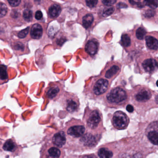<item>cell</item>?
Returning a JSON list of instances; mask_svg holds the SVG:
<instances>
[{"label":"cell","mask_w":158,"mask_h":158,"mask_svg":"<svg viewBox=\"0 0 158 158\" xmlns=\"http://www.w3.org/2000/svg\"><path fill=\"white\" fill-rule=\"evenodd\" d=\"M109 82L105 79H100L98 80L93 88L94 93L97 95H101L106 92L108 89Z\"/></svg>","instance_id":"obj_5"},{"label":"cell","mask_w":158,"mask_h":158,"mask_svg":"<svg viewBox=\"0 0 158 158\" xmlns=\"http://www.w3.org/2000/svg\"><path fill=\"white\" fill-rule=\"evenodd\" d=\"M2 145V141L1 140V139H0V146H1V145Z\"/></svg>","instance_id":"obj_38"},{"label":"cell","mask_w":158,"mask_h":158,"mask_svg":"<svg viewBox=\"0 0 158 158\" xmlns=\"http://www.w3.org/2000/svg\"><path fill=\"white\" fill-rule=\"evenodd\" d=\"M148 137L152 144L155 145H158V132L157 130L150 131L148 134Z\"/></svg>","instance_id":"obj_20"},{"label":"cell","mask_w":158,"mask_h":158,"mask_svg":"<svg viewBox=\"0 0 158 158\" xmlns=\"http://www.w3.org/2000/svg\"><path fill=\"white\" fill-rule=\"evenodd\" d=\"M119 68L117 65H113L107 71L105 74V77L107 78H110L117 73L119 71Z\"/></svg>","instance_id":"obj_21"},{"label":"cell","mask_w":158,"mask_h":158,"mask_svg":"<svg viewBox=\"0 0 158 158\" xmlns=\"http://www.w3.org/2000/svg\"><path fill=\"white\" fill-rule=\"evenodd\" d=\"M155 15V12L152 10H148L145 13V16L148 18L153 17Z\"/></svg>","instance_id":"obj_32"},{"label":"cell","mask_w":158,"mask_h":158,"mask_svg":"<svg viewBox=\"0 0 158 158\" xmlns=\"http://www.w3.org/2000/svg\"><path fill=\"white\" fill-rule=\"evenodd\" d=\"M127 98L126 92L121 88H115L107 95V100L112 103H119L124 101Z\"/></svg>","instance_id":"obj_2"},{"label":"cell","mask_w":158,"mask_h":158,"mask_svg":"<svg viewBox=\"0 0 158 158\" xmlns=\"http://www.w3.org/2000/svg\"><path fill=\"white\" fill-rule=\"evenodd\" d=\"M114 126L118 129H123L127 127L128 123V118L127 115L121 111L114 113L113 118Z\"/></svg>","instance_id":"obj_4"},{"label":"cell","mask_w":158,"mask_h":158,"mask_svg":"<svg viewBox=\"0 0 158 158\" xmlns=\"http://www.w3.org/2000/svg\"><path fill=\"white\" fill-rule=\"evenodd\" d=\"M2 149L5 151L11 153L14 156L19 155L23 151V148L17 144L15 139H9L3 143Z\"/></svg>","instance_id":"obj_3"},{"label":"cell","mask_w":158,"mask_h":158,"mask_svg":"<svg viewBox=\"0 0 158 158\" xmlns=\"http://www.w3.org/2000/svg\"><path fill=\"white\" fill-rule=\"evenodd\" d=\"M8 77L7 66L0 64V84L7 82Z\"/></svg>","instance_id":"obj_17"},{"label":"cell","mask_w":158,"mask_h":158,"mask_svg":"<svg viewBox=\"0 0 158 158\" xmlns=\"http://www.w3.org/2000/svg\"><path fill=\"white\" fill-rule=\"evenodd\" d=\"M8 11V8L6 4L0 2V18H3L6 16Z\"/></svg>","instance_id":"obj_26"},{"label":"cell","mask_w":158,"mask_h":158,"mask_svg":"<svg viewBox=\"0 0 158 158\" xmlns=\"http://www.w3.org/2000/svg\"><path fill=\"white\" fill-rule=\"evenodd\" d=\"M98 1L97 0H92V1H86V5L90 8H93L97 5Z\"/></svg>","instance_id":"obj_30"},{"label":"cell","mask_w":158,"mask_h":158,"mask_svg":"<svg viewBox=\"0 0 158 158\" xmlns=\"http://www.w3.org/2000/svg\"><path fill=\"white\" fill-rule=\"evenodd\" d=\"M146 31L142 27H139L136 31V36L139 40H142L146 35Z\"/></svg>","instance_id":"obj_25"},{"label":"cell","mask_w":158,"mask_h":158,"mask_svg":"<svg viewBox=\"0 0 158 158\" xmlns=\"http://www.w3.org/2000/svg\"><path fill=\"white\" fill-rule=\"evenodd\" d=\"M114 9L113 7H110V8L105 9L103 11L102 15L104 17H108V16H110L114 12Z\"/></svg>","instance_id":"obj_27"},{"label":"cell","mask_w":158,"mask_h":158,"mask_svg":"<svg viewBox=\"0 0 158 158\" xmlns=\"http://www.w3.org/2000/svg\"><path fill=\"white\" fill-rule=\"evenodd\" d=\"M126 110L127 111L129 112V113H132L134 111V107L132 105H127L126 107Z\"/></svg>","instance_id":"obj_35"},{"label":"cell","mask_w":158,"mask_h":158,"mask_svg":"<svg viewBox=\"0 0 158 158\" xmlns=\"http://www.w3.org/2000/svg\"><path fill=\"white\" fill-rule=\"evenodd\" d=\"M52 141L54 146L59 148H62L66 142V136L63 131H60L54 134L52 139Z\"/></svg>","instance_id":"obj_6"},{"label":"cell","mask_w":158,"mask_h":158,"mask_svg":"<svg viewBox=\"0 0 158 158\" xmlns=\"http://www.w3.org/2000/svg\"><path fill=\"white\" fill-rule=\"evenodd\" d=\"M146 42L148 48L151 49L157 50L158 48V40L155 38L150 36L146 37Z\"/></svg>","instance_id":"obj_16"},{"label":"cell","mask_w":158,"mask_h":158,"mask_svg":"<svg viewBox=\"0 0 158 158\" xmlns=\"http://www.w3.org/2000/svg\"><path fill=\"white\" fill-rule=\"evenodd\" d=\"M118 6L119 8H126L127 7V5L125 4V3H122V2L118 3V6Z\"/></svg>","instance_id":"obj_36"},{"label":"cell","mask_w":158,"mask_h":158,"mask_svg":"<svg viewBox=\"0 0 158 158\" xmlns=\"http://www.w3.org/2000/svg\"><path fill=\"white\" fill-rule=\"evenodd\" d=\"M60 92V88L58 85H52L48 87L45 91V96L49 99L55 98Z\"/></svg>","instance_id":"obj_8"},{"label":"cell","mask_w":158,"mask_h":158,"mask_svg":"<svg viewBox=\"0 0 158 158\" xmlns=\"http://www.w3.org/2000/svg\"><path fill=\"white\" fill-rule=\"evenodd\" d=\"M43 29L40 24L36 23L33 25L30 30V35L34 39H40L43 35Z\"/></svg>","instance_id":"obj_9"},{"label":"cell","mask_w":158,"mask_h":158,"mask_svg":"<svg viewBox=\"0 0 158 158\" xmlns=\"http://www.w3.org/2000/svg\"><path fill=\"white\" fill-rule=\"evenodd\" d=\"M98 138L91 134H87L81 139V142L86 146L93 147L97 144Z\"/></svg>","instance_id":"obj_10"},{"label":"cell","mask_w":158,"mask_h":158,"mask_svg":"<svg viewBox=\"0 0 158 158\" xmlns=\"http://www.w3.org/2000/svg\"><path fill=\"white\" fill-rule=\"evenodd\" d=\"M151 93L147 89H142L139 91L136 95V100L140 102H145L151 98Z\"/></svg>","instance_id":"obj_14"},{"label":"cell","mask_w":158,"mask_h":158,"mask_svg":"<svg viewBox=\"0 0 158 158\" xmlns=\"http://www.w3.org/2000/svg\"><path fill=\"white\" fill-rule=\"evenodd\" d=\"M77 103L71 99L67 101L66 109L68 111L73 112L77 109Z\"/></svg>","instance_id":"obj_22"},{"label":"cell","mask_w":158,"mask_h":158,"mask_svg":"<svg viewBox=\"0 0 158 158\" xmlns=\"http://www.w3.org/2000/svg\"><path fill=\"white\" fill-rule=\"evenodd\" d=\"M33 12L31 10L26 9L23 12V17L25 21L27 22H30L33 19Z\"/></svg>","instance_id":"obj_23"},{"label":"cell","mask_w":158,"mask_h":158,"mask_svg":"<svg viewBox=\"0 0 158 158\" xmlns=\"http://www.w3.org/2000/svg\"><path fill=\"white\" fill-rule=\"evenodd\" d=\"M85 128L83 126H75L68 129L67 134L74 137H78L84 134Z\"/></svg>","instance_id":"obj_11"},{"label":"cell","mask_w":158,"mask_h":158,"mask_svg":"<svg viewBox=\"0 0 158 158\" xmlns=\"http://www.w3.org/2000/svg\"><path fill=\"white\" fill-rule=\"evenodd\" d=\"M8 2L10 4V6L12 7H17L20 5V3L21 2V1H8Z\"/></svg>","instance_id":"obj_33"},{"label":"cell","mask_w":158,"mask_h":158,"mask_svg":"<svg viewBox=\"0 0 158 158\" xmlns=\"http://www.w3.org/2000/svg\"><path fill=\"white\" fill-rule=\"evenodd\" d=\"M84 158H97L95 155H93V154H92V155H86V156H85V157H84Z\"/></svg>","instance_id":"obj_37"},{"label":"cell","mask_w":158,"mask_h":158,"mask_svg":"<svg viewBox=\"0 0 158 158\" xmlns=\"http://www.w3.org/2000/svg\"><path fill=\"white\" fill-rule=\"evenodd\" d=\"M100 121V116L97 110L93 111L88 120V126L90 128L94 129L98 126Z\"/></svg>","instance_id":"obj_7"},{"label":"cell","mask_w":158,"mask_h":158,"mask_svg":"<svg viewBox=\"0 0 158 158\" xmlns=\"http://www.w3.org/2000/svg\"><path fill=\"white\" fill-rule=\"evenodd\" d=\"M121 42L123 46L128 47L131 44V40L130 37L127 34H124L121 37Z\"/></svg>","instance_id":"obj_24"},{"label":"cell","mask_w":158,"mask_h":158,"mask_svg":"<svg viewBox=\"0 0 158 158\" xmlns=\"http://www.w3.org/2000/svg\"><path fill=\"white\" fill-rule=\"evenodd\" d=\"M94 21V17L91 14H87L85 15L83 19V25L84 27L88 28L91 25Z\"/></svg>","instance_id":"obj_18"},{"label":"cell","mask_w":158,"mask_h":158,"mask_svg":"<svg viewBox=\"0 0 158 158\" xmlns=\"http://www.w3.org/2000/svg\"><path fill=\"white\" fill-rule=\"evenodd\" d=\"M61 12V8L57 4L52 5L49 8L48 14L51 18H56L59 16Z\"/></svg>","instance_id":"obj_15"},{"label":"cell","mask_w":158,"mask_h":158,"mask_svg":"<svg viewBox=\"0 0 158 158\" xmlns=\"http://www.w3.org/2000/svg\"><path fill=\"white\" fill-rule=\"evenodd\" d=\"M116 0H103L102 2L104 5L107 6H111L116 2Z\"/></svg>","instance_id":"obj_31"},{"label":"cell","mask_w":158,"mask_h":158,"mask_svg":"<svg viewBox=\"0 0 158 158\" xmlns=\"http://www.w3.org/2000/svg\"><path fill=\"white\" fill-rule=\"evenodd\" d=\"M142 66L146 72L152 73L157 69L158 64L155 60L149 59L144 60L142 64Z\"/></svg>","instance_id":"obj_12"},{"label":"cell","mask_w":158,"mask_h":158,"mask_svg":"<svg viewBox=\"0 0 158 158\" xmlns=\"http://www.w3.org/2000/svg\"><path fill=\"white\" fill-rule=\"evenodd\" d=\"M145 4L148 5L149 7L152 8V9H156L158 7V1H144Z\"/></svg>","instance_id":"obj_29"},{"label":"cell","mask_w":158,"mask_h":158,"mask_svg":"<svg viewBox=\"0 0 158 158\" xmlns=\"http://www.w3.org/2000/svg\"><path fill=\"white\" fill-rule=\"evenodd\" d=\"M98 43L94 40H89L85 46V50L88 54L94 55L98 52Z\"/></svg>","instance_id":"obj_13"},{"label":"cell","mask_w":158,"mask_h":158,"mask_svg":"<svg viewBox=\"0 0 158 158\" xmlns=\"http://www.w3.org/2000/svg\"><path fill=\"white\" fill-rule=\"evenodd\" d=\"M29 27H27L20 31L18 34V37L21 39L25 38L29 33Z\"/></svg>","instance_id":"obj_28"},{"label":"cell","mask_w":158,"mask_h":158,"mask_svg":"<svg viewBox=\"0 0 158 158\" xmlns=\"http://www.w3.org/2000/svg\"><path fill=\"white\" fill-rule=\"evenodd\" d=\"M40 152V158H60L61 156V151L58 147L48 143L42 145Z\"/></svg>","instance_id":"obj_1"},{"label":"cell","mask_w":158,"mask_h":158,"mask_svg":"<svg viewBox=\"0 0 158 158\" xmlns=\"http://www.w3.org/2000/svg\"><path fill=\"white\" fill-rule=\"evenodd\" d=\"M98 153L100 158H111L113 156V152L105 148L100 149Z\"/></svg>","instance_id":"obj_19"},{"label":"cell","mask_w":158,"mask_h":158,"mask_svg":"<svg viewBox=\"0 0 158 158\" xmlns=\"http://www.w3.org/2000/svg\"><path fill=\"white\" fill-rule=\"evenodd\" d=\"M43 18V14L40 10L37 11L35 14V18L37 20H40Z\"/></svg>","instance_id":"obj_34"}]
</instances>
